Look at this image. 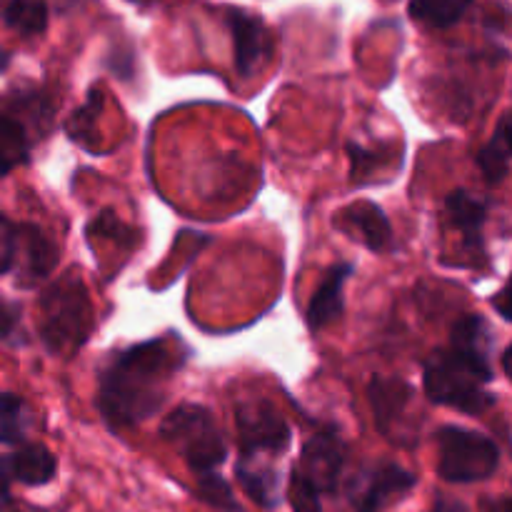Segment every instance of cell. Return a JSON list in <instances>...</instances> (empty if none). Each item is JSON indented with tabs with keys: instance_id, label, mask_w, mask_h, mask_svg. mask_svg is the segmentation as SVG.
<instances>
[{
	"instance_id": "1",
	"label": "cell",
	"mask_w": 512,
	"mask_h": 512,
	"mask_svg": "<svg viewBox=\"0 0 512 512\" xmlns=\"http://www.w3.org/2000/svg\"><path fill=\"white\" fill-rule=\"evenodd\" d=\"M185 350L170 338L133 345L100 373L98 408L113 428H130L143 423L165 403L173 375L183 368Z\"/></svg>"
},
{
	"instance_id": "2",
	"label": "cell",
	"mask_w": 512,
	"mask_h": 512,
	"mask_svg": "<svg viewBox=\"0 0 512 512\" xmlns=\"http://www.w3.org/2000/svg\"><path fill=\"white\" fill-rule=\"evenodd\" d=\"M490 380V358L458 345L435 350L423 370L425 395L435 405H448L468 415H480L495 405V395L485 390Z\"/></svg>"
},
{
	"instance_id": "3",
	"label": "cell",
	"mask_w": 512,
	"mask_h": 512,
	"mask_svg": "<svg viewBox=\"0 0 512 512\" xmlns=\"http://www.w3.org/2000/svg\"><path fill=\"white\" fill-rule=\"evenodd\" d=\"M40 335L50 353L75 355L93 330V303L78 275L55 280L40 300Z\"/></svg>"
},
{
	"instance_id": "4",
	"label": "cell",
	"mask_w": 512,
	"mask_h": 512,
	"mask_svg": "<svg viewBox=\"0 0 512 512\" xmlns=\"http://www.w3.org/2000/svg\"><path fill=\"white\" fill-rule=\"evenodd\" d=\"M160 438L178 450L195 475L215 473L228 458V445L203 405H180L160 425Z\"/></svg>"
},
{
	"instance_id": "5",
	"label": "cell",
	"mask_w": 512,
	"mask_h": 512,
	"mask_svg": "<svg viewBox=\"0 0 512 512\" xmlns=\"http://www.w3.org/2000/svg\"><path fill=\"white\" fill-rule=\"evenodd\" d=\"M438 473L445 483H483L500 468V448L493 438L475 430L445 425L438 430Z\"/></svg>"
},
{
	"instance_id": "6",
	"label": "cell",
	"mask_w": 512,
	"mask_h": 512,
	"mask_svg": "<svg viewBox=\"0 0 512 512\" xmlns=\"http://www.w3.org/2000/svg\"><path fill=\"white\" fill-rule=\"evenodd\" d=\"M418 478L393 460H378L348 480V503L355 512H385L398 505Z\"/></svg>"
},
{
	"instance_id": "7",
	"label": "cell",
	"mask_w": 512,
	"mask_h": 512,
	"mask_svg": "<svg viewBox=\"0 0 512 512\" xmlns=\"http://www.w3.org/2000/svg\"><path fill=\"white\" fill-rule=\"evenodd\" d=\"M238 443L245 460L260 453L280 455L290 448V428L265 398H248L235 405Z\"/></svg>"
},
{
	"instance_id": "8",
	"label": "cell",
	"mask_w": 512,
	"mask_h": 512,
	"mask_svg": "<svg viewBox=\"0 0 512 512\" xmlns=\"http://www.w3.org/2000/svg\"><path fill=\"white\" fill-rule=\"evenodd\" d=\"M345 443L335 430H323L308 438L300 453L298 470L320 495H330L338 490L340 475L345 465Z\"/></svg>"
},
{
	"instance_id": "9",
	"label": "cell",
	"mask_w": 512,
	"mask_h": 512,
	"mask_svg": "<svg viewBox=\"0 0 512 512\" xmlns=\"http://www.w3.org/2000/svg\"><path fill=\"white\" fill-rule=\"evenodd\" d=\"M228 25L235 43V68L243 78H250L263 68L265 60L273 53V38L263 20L245 10H228Z\"/></svg>"
},
{
	"instance_id": "10",
	"label": "cell",
	"mask_w": 512,
	"mask_h": 512,
	"mask_svg": "<svg viewBox=\"0 0 512 512\" xmlns=\"http://www.w3.org/2000/svg\"><path fill=\"white\" fill-rule=\"evenodd\" d=\"M413 398V388L400 378L378 375L370 383V405H373L375 423H378V430L388 440H395L398 425L405 420V413H408Z\"/></svg>"
},
{
	"instance_id": "11",
	"label": "cell",
	"mask_w": 512,
	"mask_h": 512,
	"mask_svg": "<svg viewBox=\"0 0 512 512\" xmlns=\"http://www.w3.org/2000/svg\"><path fill=\"white\" fill-rule=\"evenodd\" d=\"M18 263V283L30 288L38 280L48 278L55 268V248L35 225H20L15 233V260Z\"/></svg>"
},
{
	"instance_id": "12",
	"label": "cell",
	"mask_w": 512,
	"mask_h": 512,
	"mask_svg": "<svg viewBox=\"0 0 512 512\" xmlns=\"http://www.w3.org/2000/svg\"><path fill=\"white\" fill-rule=\"evenodd\" d=\"M353 275V265L350 263H338L325 273L323 283L315 288L313 298L308 305V325L310 330H323L330 323L343 315V290L348 278Z\"/></svg>"
},
{
	"instance_id": "13",
	"label": "cell",
	"mask_w": 512,
	"mask_h": 512,
	"mask_svg": "<svg viewBox=\"0 0 512 512\" xmlns=\"http://www.w3.org/2000/svg\"><path fill=\"white\" fill-rule=\"evenodd\" d=\"M338 223L343 230L360 235L365 248L375 250V253H385L390 248V243H393V228H390L383 210L373 203L350 205V208H345L340 213Z\"/></svg>"
},
{
	"instance_id": "14",
	"label": "cell",
	"mask_w": 512,
	"mask_h": 512,
	"mask_svg": "<svg viewBox=\"0 0 512 512\" xmlns=\"http://www.w3.org/2000/svg\"><path fill=\"white\" fill-rule=\"evenodd\" d=\"M445 208H448L453 228L458 230V233H463L465 243H468L470 248H473V245L475 248H483V240H480L483 235H480V230H483L485 218H488V205H485L478 195L470 193V190L458 188L448 195Z\"/></svg>"
},
{
	"instance_id": "15",
	"label": "cell",
	"mask_w": 512,
	"mask_h": 512,
	"mask_svg": "<svg viewBox=\"0 0 512 512\" xmlns=\"http://www.w3.org/2000/svg\"><path fill=\"white\" fill-rule=\"evenodd\" d=\"M10 473L13 480L18 483L30 485V488H40V485H48L50 480L58 473V460L50 453L45 445H23L18 453H13L8 458Z\"/></svg>"
},
{
	"instance_id": "16",
	"label": "cell",
	"mask_w": 512,
	"mask_h": 512,
	"mask_svg": "<svg viewBox=\"0 0 512 512\" xmlns=\"http://www.w3.org/2000/svg\"><path fill=\"white\" fill-rule=\"evenodd\" d=\"M235 478L248 498H253V503H258L263 510H275L280 505V478L273 468H260L250 460H240Z\"/></svg>"
},
{
	"instance_id": "17",
	"label": "cell",
	"mask_w": 512,
	"mask_h": 512,
	"mask_svg": "<svg viewBox=\"0 0 512 512\" xmlns=\"http://www.w3.org/2000/svg\"><path fill=\"white\" fill-rule=\"evenodd\" d=\"M510 115H503L495 128L493 138L478 153V165L483 170L485 180L493 185L503 183L510 173Z\"/></svg>"
},
{
	"instance_id": "18",
	"label": "cell",
	"mask_w": 512,
	"mask_h": 512,
	"mask_svg": "<svg viewBox=\"0 0 512 512\" xmlns=\"http://www.w3.org/2000/svg\"><path fill=\"white\" fill-rule=\"evenodd\" d=\"M473 8V0H410L408 13L428 28L445 30L458 25Z\"/></svg>"
},
{
	"instance_id": "19",
	"label": "cell",
	"mask_w": 512,
	"mask_h": 512,
	"mask_svg": "<svg viewBox=\"0 0 512 512\" xmlns=\"http://www.w3.org/2000/svg\"><path fill=\"white\" fill-rule=\"evenodd\" d=\"M30 153V138L23 123L10 115H0V178L23 165Z\"/></svg>"
},
{
	"instance_id": "20",
	"label": "cell",
	"mask_w": 512,
	"mask_h": 512,
	"mask_svg": "<svg viewBox=\"0 0 512 512\" xmlns=\"http://www.w3.org/2000/svg\"><path fill=\"white\" fill-rule=\"evenodd\" d=\"M5 23L25 38L40 35L48 28V5L43 0H10L5 8Z\"/></svg>"
},
{
	"instance_id": "21",
	"label": "cell",
	"mask_w": 512,
	"mask_h": 512,
	"mask_svg": "<svg viewBox=\"0 0 512 512\" xmlns=\"http://www.w3.org/2000/svg\"><path fill=\"white\" fill-rule=\"evenodd\" d=\"M30 428V410L23 398L0 393V443H23Z\"/></svg>"
},
{
	"instance_id": "22",
	"label": "cell",
	"mask_w": 512,
	"mask_h": 512,
	"mask_svg": "<svg viewBox=\"0 0 512 512\" xmlns=\"http://www.w3.org/2000/svg\"><path fill=\"white\" fill-rule=\"evenodd\" d=\"M450 345H458V348L473 350V353L490 358V350H493V333H490L483 315H465L463 320L455 323Z\"/></svg>"
},
{
	"instance_id": "23",
	"label": "cell",
	"mask_w": 512,
	"mask_h": 512,
	"mask_svg": "<svg viewBox=\"0 0 512 512\" xmlns=\"http://www.w3.org/2000/svg\"><path fill=\"white\" fill-rule=\"evenodd\" d=\"M198 498L220 512H245L243 505L235 500L233 488L218 473L198 475Z\"/></svg>"
},
{
	"instance_id": "24",
	"label": "cell",
	"mask_w": 512,
	"mask_h": 512,
	"mask_svg": "<svg viewBox=\"0 0 512 512\" xmlns=\"http://www.w3.org/2000/svg\"><path fill=\"white\" fill-rule=\"evenodd\" d=\"M288 503L293 512H323V500L320 493L298 473L293 470L288 480Z\"/></svg>"
},
{
	"instance_id": "25",
	"label": "cell",
	"mask_w": 512,
	"mask_h": 512,
	"mask_svg": "<svg viewBox=\"0 0 512 512\" xmlns=\"http://www.w3.org/2000/svg\"><path fill=\"white\" fill-rule=\"evenodd\" d=\"M15 233H18V228L0 213V275L8 273V270L13 268Z\"/></svg>"
},
{
	"instance_id": "26",
	"label": "cell",
	"mask_w": 512,
	"mask_h": 512,
	"mask_svg": "<svg viewBox=\"0 0 512 512\" xmlns=\"http://www.w3.org/2000/svg\"><path fill=\"white\" fill-rule=\"evenodd\" d=\"M20 335V308L0 298V340H13Z\"/></svg>"
},
{
	"instance_id": "27",
	"label": "cell",
	"mask_w": 512,
	"mask_h": 512,
	"mask_svg": "<svg viewBox=\"0 0 512 512\" xmlns=\"http://www.w3.org/2000/svg\"><path fill=\"white\" fill-rule=\"evenodd\" d=\"M428 512H470V508L463 503V500L448 498V495H438Z\"/></svg>"
},
{
	"instance_id": "28",
	"label": "cell",
	"mask_w": 512,
	"mask_h": 512,
	"mask_svg": "<svg viewBox=\"0 0 512 512\" xmlns=\"http://www.w3.org/2000/svg\"><path fill=\"white\" fill-rule=\"evenodd\" d=\"M480 512H512L510 495H498V498L480 500Z\"/></svg>"
},
{
	"instance_id": "29",
	"label": "cell",
	"mask_w": 512,
	"mask_h": 512,
	"mask_svg": "<svg viewBox=\"0 0 512 512\" xmlns=\"http://www.w3.org/2000/svg\"><path fill=\"white\" fill-rule=\"evenodd\" d=\"M10 483H13V473H10L8 458H0V503L10 498Z\"/></svg>"
},
{
	"instance_id": "30",
	"label": "cell",
	"mask_w": 512,
	"mask_h": 512,
	"mask_svg": "<svg viewBox=\"0 0 512 512\" xmlns=\"http://www.w3.org/2000/svg\"><path fill=\"white\" fill-rule=\"evenodd\" d=\"M8 63H10V53H8V50L0 48V73H3V70L8 68Z\"/></svg>"
},
{
	"instance_id": "31",
	"label": "cell",
	"mask_w": 512,
	"mask_h": 512,
	"mask_svg": "<svg viewBox=\"0 0 512 512\" xmlns=\"http://www.w3.org/2000/svg\"><path fill=\"white\" fill-rule=\"evenodd\" d=\"M0 512H20V510H15V508H0Z\"/></svg>"
}]
</instances>
